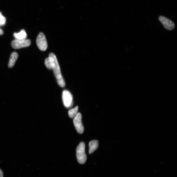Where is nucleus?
<instances>
[{
    "label": "nucleus",
    "mask_w": 177,
    "mask_h": 177,
    "mask_svg": "<svg viewBox=\"0 0 177 177\" xmlns=\"http://www.w3.org/2000/svg\"><path fill=\"white\" fill-rule=\"evenodd\" d=\"M51 64V70H53L54 75L57 79L58 84L60 87H64L65 86V82L62 74L61 70L55 55L53 53H50L49 56Z\"/></svg>",
    "instance_id": "nucleus-1"
},
{
    "label": "nucleus",
    "mask_w": 177,
    "mask_h": 177,
    "mask_svg": "<svg viewBox=\"0 0 177 177\" xmlns=\"http://www.w3.org/2000/svg\"><path fill=\"white\" fill-rule=\"evenodd\" d=\"M76 158L78 162L81 165L85 164L87 161V156L85 152V144L81 142L76 150Z\"/></svg>",
    "instance_id": "nucleus-2"
},
{
    "label": "nucleus",
    "mask_w": 177,
    "mask_h": 177,
    "mask_svg": "<svg viewBox=\"0 0 177 177\" xmlns=\"http://www.w3.org/2000/svg\"><path fill=\"white\" fill-rule=\"evenodd\" d=\"M36 44L40 50L42 51H46L48 47L46 39L44 34L41 32L38 34L36 40Z\"/></svg>",
    "instance_id": "nucleus-3"
},
{
    "label": "nucleus",
    "mask_w": 177,
    "mask_h": 177,
    "mask_svg": "<svg viewBox=\"0 0 177 177\" xmlns=\"http://www.w3.org/2000/svg\"><path fill=\"white\" fill-rule=\"evenodd\" d=\"M31 44V41L27 39L23 40H15L11 43L12 48L16 49L29 47Z\"/></svg>",
    "instance_id": "nucleus-4"
},
{
    "label": "nucleus",
    "mask_w": 177,
    "mask_h": 177,
    "mask_svg": "<svg viewBox=\"0 0 177 177\" xmlns=\"http://www.w3.org/2000/svg\"><path fill=\"white\" fill-rule=\"evenodd\" d=\"M62 101L65 107H71L73 105V97L70 92L66 90H64L62 94Z\"/></svg>",
    "instance_id": "nucleus-5"
},
{
    "label": "nucleus",
    "mask_w": 177,
    "mask_h": 177,
    "mask_svg": "<svg viewBox=\"0 0 177 177\" xmlns=\"http://www.w3.org/2000/svg\"><path fill=\"white\" fill-rule=\"evenodd\" d=\"M73 122L77 132L80 134L83 133L84 131V127L82 122V115L80 113H78L74 118Z\"/></svg>",
    "instance_id": "nucleus-6"
},
{
    "label": "nucleus",
    "mask_w": 177,
    "mask_h": 177,
    "mask_svg": "<svg viewBox=\"0 0 177 177\" xmlns=\"http://www.w3.org/2000/svg\"><path fill=\"white\" fill-rule=\"evenodd\" d=\"M159 19L164 27L167 30L171 31L175 28L174 23L166 17L162 16H160L159 17Z\"/></svg>",
    "instance_id": "nucleus-7"
},
{
    "label": "nucleus",
    "mask_w": 177,
    "mask_h": 177,
    "mask_svg": "<svg viewBox=\"0 0 177 177\" xmlns=\"http://www.w3.org/2000/svg\"><path fill=\"white\" fill-rule=\"evenodd\" d=\"M19 57V55L18 53L14 52L11 54L9 62L8 63V67L12 68L14 67L15 64L18 59Z\"/></svg>",
    "instance_id": "nucleus-8"
},
{
    "label": "nucleus",
    "mask_w": 177,
    "mask_h": 177,
    "mask_svg": "<svg viewBox=\"0 0 177 177\" xmlns=\"http://www.w3.org/2000/svg\"><path fill=\"white\" fill-rule=\"evenodd\" d=\"M14 36L15 40H23L27 39V34L25 30L23 29L19 33H15Z\"/></svg>",
    "instance_id": "nucleus-9"
},
{
    "label": "nucleus",
    "mask_w": 177,
    "mask_h": 177,
    "mask_svg": "<svg viewBox=\"0 0 177 177\" xmlns=\"http://www.w3.org/2000/svg\"><path fill=\"white\" fill-rule=\"evenodd\" d=\"M98 147V142L97 140H94L90 142L89 143V153L90 154H92L95 151Z\"/></svg>",
    "instance_id": "nucleus-10"
},
{
    "label": "nucleus",
    "mask_w": 177,
    "mask_h": 177,
    "mask_svg": "<svg viewBox=\"0 0 177 177\" xmlns=\"http://www.w3.org/2000/svg\"><path fill=\"white\" fill-rule=\"evenodd\" d=\"M79 107L76 106L74 108L72 109L68 112L69 116L71 119H74L78 113Z\"/></svg>",
    "instance_id": "nucleus-11"
},
{
    "label": "nucleus",
    "mask_w": 177,
    "mask_h": 177,
    "mask_svg": "<svg viewBox=\"0 0 177 177\" xmlns=\"http://www.w3.org/2000/svg\"><path fill=\"white\" fill-rule=\"evenodd\" d=\"M6 19L4 16L1 12H0V26H3L6 23Z\"/></svg>",
    "instance_id": "nucleus-12"
},
{
    "label": "nucleus",
    "mask_w": 177,
    "mask_h": 177,
    "mask_svg": "<svg viewBox=\"0 0 177 177\" xmlns=\"http://www.w3.org/2000/svg\"><path fill=\"white\" fill-rule=\"evenodd\" d=\"M45 64L46 67L49 70H51V64L48 58H46L45 60Z\"/></svg>",
    "instance_id": "nucleus-13"
},
{
    "label": "nucleus",
    "mask_w": 177,
    "mask_h": 177,
    "mask_svg": "<svg viewBox=\"0 0 177 177\" xmlns=\"http://www.w3.org/2000/svg\"><path fill=\"white\" fill-rule=\"evenodd\" d=\"M0 177H3V173L1 169H0Z\"/></svg>",
    "instance_id": "nucleus-14"
},
{
    "label": "nucleus",
    "mask_w": 177,
    "mask_h": 177,
    "mask_svg": "<svg viewBox=\"0 0 177 177\" xmlns=\"http://www.w3.org/2000/svg\"><path fill=\"white\" fill-rule=\"evenodd\" d=\"M3 34V30L0 28V35H2Z\"/></svg>",
    "instance_id": "nucleus-15"
}]
</instances>
